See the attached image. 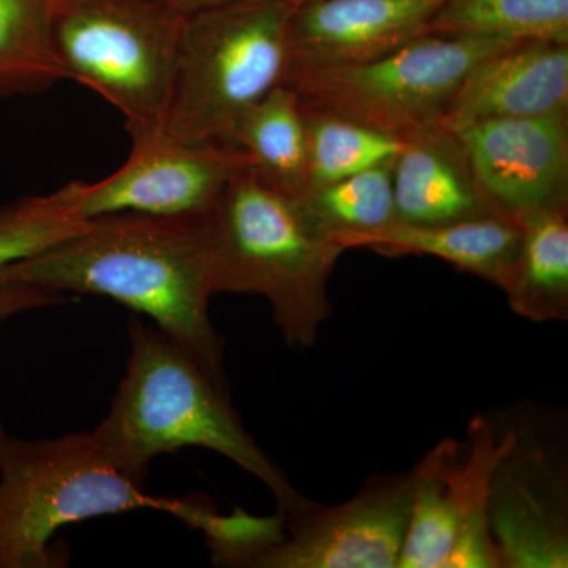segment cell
Instances as JSON below:
<instances>
[{
	"instance_id": "6da1fadb",
	"label": "cell",
	"mask_w": 568,
	"mask_h": 568,
	"mask_svg": "<svg viewBox=\"0 0 568 568\" xmlns=\"http://www.w3.org/2000/svg\"><path fill=\"white\" fill-rule=\"evenodd\" d=\"M209 216L115 213L0 272V283L59 294L110 297L148 316L224 395L231 396L224 343L213 327Z\"/></svg>"
},
{
	"instance_id": "7a4b0ae2",
	"label": "cell",
	"mask_w": 568,
	"mask_h": 568,
	"mask_svg": "<svg viewBox=\"0 0 568 568\" xmlns=\"http://www.w3.org/2000/svg\"><path fill=\"white\" fill-rule=\"evenodd\" d=\"M130 355L110 413L91 433L121 473L144 487L152 459L179 448L216 452L271 489L278 515L308 504L246 432L224 395L170 336L129 320Z\"/></svg>"
},
{
	"instance_id": "3957f363",
	"label": "cell",
	"mask_w": 568,
	"mask_h": 568,
	"mask_svg": "<svg viewBox=\"0 0 568 568\" xmlns=\"http://www.w3.org/2000/svg\"><path fill=\"white\" fill-rule=\"evenodd\" d=\"M215 294L260 295L287 345H315L332 315L328 280L342 248L301 197L245 166L207 219Z\"/></svg>"
},
{
	"instance_id": "277c9868",
	"label": "cell",
	"mask_w": 568,
	"mask_h": 568,
	"mask_svg": "<svg viewBox=\"0 0 568 568\" xmlns=\"http://www.w3.org/2000/svg\"><path fill=\"white\" fill-rule=\"evenodd\" d=\"M190 504L149 496L91 433L28 440L0 424V568L65 567V551L51 547L65 526L140 508L182 519Z\"/></svg>"
},
{
	"instance_id": "5b68a950",
	"label": "cell",
	"mask_w": 568,
	"mask_h": 568,
	"mask_svg": "<svg viewBox=\"0 0 568 568\" xmlns=\"http://www.w3.org/2000/svg\"><path fill=\"white\" fill-rule=\"evenodd\" d=\"M293 9L290 0H233L189 14L164 129L234 145L246 112L283 84Z\"/></svg>"
},
{
	"instance_id": "8992f818",
	"label": "cell",
	"mask_w": 568,
	"mask_h": 568,
	"mask_svg": "<svg viewBox=\"0 0 568 568\" xmlns=\"http://www.w3.org/2000/svg\"><path fill=\"white\" fill-rule=\"evenodd\" d=\"M523 41L426 33L362 63L290 70L283 84L306 111L364 123L399 140L437 125L478 63Z\"/></svg>"
},
{
	"instance_id": "52a82bcc",
	"label": "cell",
	"mask_w": 568,
	"mask_h": 568,
	"mask_svg": "<svg viewBox=\"0 0 568 568\" xmlns=\"http://www.w3.org/2000/svg\"><path fill=\"white\" fill-rule=\"evenodd\" d=\"M185 20L160 0H58L52 43L67 80L103 97L125 126L163 125Z\"/></svg>"
},
{
	"instance_id": "ba28073f",
	"label": "cell",
	"mask_w": 568,
	"mask_h": 568,
	"mask_svg": "<svg viewBox=\"0 0 568 568\" xmlns=\"http://www.w3.org/2000/svg\"><path fill=\"white\" fill-rule=\"evenodd\" d=\"M489 530L504 568L568 567V458L562 418H507L489 481Z\"/></svg>"
},
{
	"instance_id": "9c48e42d",
	"label": "cell",
	"mask_w": 568,
	"mask_h": 568,
	"mask_svg": "<svg viewBox=\"0 0 568 568\" xmlns=\"http://www.w3.org/2000/svg\"><path fill=\"white\" fill-rule=\"evenodd\" d=\"M129 159L99 182H70L59 200L80 220L115 213L203 219L231 181L248 166L234 145L183 141L163 125L126 126Z\"/></svg>"
},
{
	"instance_id": "30bf717a",
	"label": "cell",
	"mask_w": 568,
	"mask_h": 568,
	"mask_svg": "<svg viewBox=\"0 0 568 568\" xmlns=\"http://www.w3.org/2000/svg\"><path fill=\"white\" fill-rule=\"evenodd\" d=\"M414 469L375 476L353 499L306 506L282 518V536L253 552L244 567L398 568L413 511Z\"/></svg>"
},
{
	"instance_id": "8fae6325",
	"label": "cell",
	"mask_w": 568,
	"mask_h": 568,
	"mask_svg": "<svg viewBox=\"0 0 568 568\" xmlns=\"http://www.w3.org/2000/svg\"><path fill=\"white\" fill-rule=\"evenodd\" d=\"M567 114L496 119L452 134L489 207L519 220L567 207Z\"/></svg>"
},
{
	"instance_id": "7c38bea8",
	"label": "cell",
	"mask_w": 568,
	"mask_h": 568,
	"mask_svg": "<svg viewBox=\"0 0 568 568\" xmlns=\"http://www.w3.org/2000/svg\"><path fill=\"white\" fill-rule=\"evenodd\" d=\"M444 0H306L290 21V67L373 61L429 33Z\"/></svg>"
},
{
	"instance_id": "4fadbf2b",
	"label": "cell",
	"mask_w": 568,
	"mask_h": 568,
	"mask_svg": "<svg viewBox=\"0 0 568 568\" xmlns=\"http://www.w3.org/2000/svg\"><path fill=\"white\" fill-rule=\"evenodd\" d=\"M568 43L523 41L467 74L437 126L448 133L496 119L567 114Z\"/></svg>"
},
{
	"instance_id": "5bb4252c",
	"label": "cell",
	"mask_w": 568,
	"mask_h": 568,
	"mask_svg": "<svg viewBox=\"0 0 568 568\" xmlns=\"http://www.w3.org/2000/svg\"><path fill=\"white\" fill-rule=\"evenodd\" d=\"M396 222L436 226L496 213L481 196L462 145L440 126L410 136L394 164Z\"/></svg>"
},
{
	"instance_id": "9a60e30c",
	"label": "cell",
	"mask_w": 568,
	"mask_h": 568,
	"mask_svg": "<svg viewBox=\"0 0 568 568\" xmlns=\"http://www.w3.org/2000/svg\"><path fill=\"white\" fill-rule=\"evenodd\" d=\"M521 235L519 220L491 213L436 226L395 222L373 233L339 239L338 244L345 252L364 248L392 257L406 254L437 257L503 287L517 260Z\"/></svg>"
},
{
	"instance_id": "2e32d148",
	"label": "cell",
	"mask_w": 568,
	"mask_h": 568,
	"mask_svg": "<svg viewBox=\"0 0 568 568\" xmlns=\"http://www.w3.org/2000/svg\"><path fill=\"white\" fill-rule=\"evenodd\" d=\"M521 245L500 290L517 315L544 324L568 321L567 207L519 219Z\"/></svg>"
},
{
	"instance_id": "e0dca14e",
	"label": "cell",
	"mask_w": 568,
	"mask_h": 568,
	"mask_svg": "<svg viewBox=\"0 0 568 568\" xmlns=\"http://www.w3.org/2000/svg\"><path fill=\"white\" fill-rule=\"evenodd\" d=\"M261 181L302 197L308 185V122L301 100L282 84L246 112L234 136Z\"/></svg>"
},
{
	"instance_id": "ac0fdd59",
	"label": "cell",
	"mask_w": 568,
	"mask_h": 568,
	"mask_svg": "<svg viewBox=\"0 0 568 568\" xmlns=\"http://www.w3.org/2000/svg\"><path fill=\"white\" fill-rule=\"evenodd\" d=\"M507 418L478 416L454 469L459 526L444 568H504L489 530L488 496L493 469L506 444Z\"/></svg>"
},
{
	"instance_id": "d6986e66",
	"label": "cell",
	"mask_w": 568,
	"mask_h": 568,
	"mask_svg": "<svg viewBox=\"0 0 568 568\" xmlns=\"http://www.w3.org/2000/svg\"><path fill=\"white\" fill-rule=\"evenodd\" d=\"M462 443L447 437L416 466L413 511L398 568H444L459 526L454 469Z\"/></svg>"
},
{
	"instance_id": "ffe728a7",
	"label": "cell",
	"mask_w": 568,
	"mask_h": 568,
	"mask_svg": "<svg viewBox=\"0 0 568 568\" xmlns=\"http://www.w3.org/2000/svg\"><path fill=\"white\" fill-rule=\"evenodd\" d=\"M58 0H0V97L48 91L67 80L54 43Z\"/></svg>"
},
{
	"instance_id": "44dd1931",
	"label": "cell",
	"mask_w": 568,
	"mask_h": 568,
	"mask_svg": "<svg viewBox=\"0 0 568 568\" xmlns=\"http://www.w3.org/2000/svg\"><path fill=\"white\" fill-rule=\"evenodd\" d=\"M429 33L568 43V0H444Z\"/></svg>"
},
{
	"instance_id": "7402d4cb",
	"label": "cell",
	"mask_w": 568,
	"mask_h": 568,
	"mask_svg": "<svg viewBox=\"0 0 568 568\" xmlns=\"http://www.w3.org/2000/svg\"><path fill=\"white\" fill-rule=\"evenodd\" d=\"M306 122L308 185L305 194L381 164L395 163L405 149V140L364 123L312 111H306Z\"/></svg>"
},
{
	"instance_id": "603a6c76",
	"label": "cell",
	"mask_w": 568,
	"mask_h": 568,
	"mask_svg": "<svg viewBox=\"0 0 568 568\" xmlns=\"http://www.w3.org/2000/svg\"><path fill=\"white\" fill-rule=\"evenodd\" d=\"M394 164H381L320 186L302 196V203L336 244L349 235L383 230L396 222Z\"/></svg>"
},
{
	"instance_id": "cb8c5ba5",
	"label": "cell",
	"mask_w": 568,
	"mask_h": 568,
	"mask_svg": "<svg viewBox=\"0 0 568 568\" xmlns=\"http://www.w3.org/2000/svg\"><path fill=\"white\" fill-rule=\"evenodd\" d=\"M58 194L28 196L0 207V272L47 252L85 226Z\"/></svg>"
},
{
	"instance_id": "d4e9b609",
	"label": "cell",
	"mask_w": 568,
	"mask_h": 568,
	"mask_svg": "<svg viewBox=\"0 0 568 568\" xmlns=\"http://www.w3.org/2000/svg\"><path fill=\"white\" fill-rule=\"evenodd\" d=\"M63 302L65 295L32 284L0 283V323L20 313Z\"/></svg>"
},
{
	"instance_id": "484cf974",
	"label": "cell",
	"mask_w": 568,
	"mask_h": 568,
	"mask_svg": "<svg viewBox=\"0 0 568 568\" xmlns=\"http://www.w3.org/2000/svg\"><path fill=\"white\" fill-rule=\"evenodd\" d=\"M160 2L189 17V14L223 6V3L233 2V0H160Z\"/></svg>"
},
{
	"instance_id": "4316f807",
	"label": "cell",
	"mask_w": 568,
	"mask_h": 568,
	"mask_svg": "<svg viewBox=\"0 0 568 568\" xmlns=\"http://www.w3.org/2000/svg\"><path fill=\"white\" fill-rule=\"evenodd\" d=\"M293 6H298V3L306 2V0H290Z\"/></svg>"
}]
</instances>
